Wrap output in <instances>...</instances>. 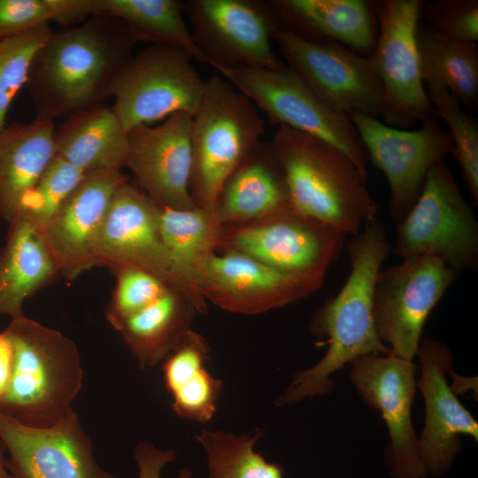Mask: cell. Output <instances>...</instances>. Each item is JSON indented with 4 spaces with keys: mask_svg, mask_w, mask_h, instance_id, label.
Masks as SVG:
<instances>
[{
    "mask_svg": "<svg viewBox=\"0 0 478 478\" xmlns=\"http://www.w3.org/2000/svg\"><path fill=\"white\" fill-rule=\"evenodd\" d=\"M128 179L121 169L85 173L56 212L39 230L58 269L73 280L96 266L95 248L108 205Z\"/></svg>",
    "mask_w": 478,
    "mask_h": 478,
    "instance_id": "20",
    "label": "cell"
},
{
    "mask_svg": "<svg viewBox=\"0 0 478 478\" xmlns=\"http://www.w3.org/2000/svg\"><path fill=\"white\" fill-rule=\"evenodd\" d=\"M192 26L193 40L219 72L235 66L280 69L271 41L280 20L269 2L189 0L182 4Z\"/></svg>",
    "mask_w": 478,
    "mask_h": 478,
    "instance_id": "12",
    "label": "cell"
},
{
    "mask_svg": "<svg viewBox=\"0 0 478 478\" xmlns=\"http://www.w3.org/2000/svg\"><path fill=\"white\" fill-rule=\"evenodd\" d=\"M136 43L120 19L107 15L53 32L35 53L25 87L35 119H66L103 104Z\"/></svg>",
    "mask_w": 478,
    "mask_h": 478,
    "instance_id": "1",
    "label": "cell"
},
{
    "mask_svg": "<svg viewBox=\"0 0 478 478\" xmlns=\"http://www.w3.org/2000/svg\"><path fill=\"white\" fill-rule=\"evenodd\" d=\"M421 79L446 87L465 106L478 98V47L443 36L424 22L416 30Z\"/></svg>",
    "mask_w": 478,
    "mask_h": 478,
    "instance_id": "30",
    "label": "cell"
},
{
    "mask_svg": "<svg viewBox=\"0 0 478 478\" xmlns=\"http://www.w3.org/2000/svg\"><path fill=\"white\" fill-rule=\"evenodd\" d=\"M424 1L377 3L378 35L370 57L383 89L382 120L406 129L437 117L421 79L416 30Z\"/></svg>",
    "mask_w": 478,
    "mask_h": 478,
    "instance_id": "11",
    "label": "cell"
},
{
    "mask_svg": "<svg viewBox=\"0 0 478 478\" xmlns=\"http://www.w3.org/2000/svg\"><path fill=\"white\" fill-rule=\"evenodd\" d=\"M50 25L0 39V131L6 126L8 111L26 87L34 57L52 35Z\"/></svg>",
    "mask_w": 478,
    "mask_h": 478,
    "instance_id": "36",
    "label": "cell"
},
{
    "mask_svg": "<svg viewBox=\"0 0 478 478\" xmlns=\"http://www.w3.org/2000/svg\"><path fill=\"white\" fill-rule=\"evenodd\" d=\"M12 347L3 334L0 333V399L7 390L12 372Z\"/></svg>",
    "mask_w": 478,
    "mask_h": 478,
    "instance_id": "40",
    "label": "cell"
},
{
    "mask_svg": "<svg viewBox=\"0 0 478 478\" xmlns=\"http://www.w3.org/2000/svg\"><path fill=\"white\" fill-rule=\"evenodd\" d=\"M2 332L13 361L0 412L38 428L53 427L70 416L84 375L75 343L25 314L12 319Z\"/></svg>",
    "mask_w": 478,
    "mask_h": 478,
    "instance_id": "3",
    "label": "cell"
},
{
    "mask_svg": "<svg viewBox=\"0 0 478 478\" xmlns=\"http://www.w3.org/2000/svg\"><path fill=\"white\" fill-rule=\"evenodd\" d=\"M96 13V0H0V39L38 27L82 23Z\"/></svg>",
    "mask_w": 478,
    "mask_h": 478,
    "instance_id": "34",
    "label": "cell"
},
{
    "mask_svg": "<svg viewBox=\"0 0 478 478\" xmlns=\"http://www.w3.org/2000/svg\"><path fill=\"white\" fill-rule=\"evenodd\" d=\"M220 225L215 211L197 205L184 210L160 206L159 226L171 265L173 289L202 312L206 308L200 289L203 270L214 254Z\"/></svg>",
    "mask_w": 478,
    "mask_h": 478,
    "instance_id": "23",
    "label": "cell"
},
{
    "mask_svg": "<svg viewBox=\"0 0 478 478\" xmlns=\"http://www.w3.org/2000/svg\"><path fill=\"white\" fill-rule=\"evenodd\" d=\"M192 305L169 289L147 306L122 320L115 329L135 357L140 368L162 362L188 329Z\"/></svg>",
    "mask_w": 478,
    "mask_h": 478,
    "instance_id": "29",
    "label": "cell"
},
{
    "mask_svg": "<svg viewBox=\"0 0 478 478\" xmlns=\"http://www.w3.org/2000/svg\"><path fill=\"white\" fill-rule=\"evenodd\" d=\"M84 175L81 169L56 155L36 183L23 197L13 217L40 230Z\"/></svg>",
    "mask_w": 478,
    "mask_h": 478,
    "instance_id": "35",
    "label": "cell"
},
{
    "mask_svg": "<svg viewBox=\"0 0 478 478\" xmlns=\"http://www.w3.org/2000/svg\"><path fill=\"white\" fill-rule=\"evenodd\" d=\"M135 459L139 478H161L164 466L176 459L173 450H160L150 443L140 442L135 447ZM179 478H193L187 467L179 470Z\"/></svg>",
    "mask_w": 478,
    "mask_h": 478,
    "instance_id": "39",
    "label": "cell"
},
{
    "mask_svg": "<svg viewBox=\"0 0 478 478\" xmlns=\"http://www.w3.org/2000/svg\"><path fill=\"white\" fill-rule=\"evenodd\" d=\"M271 144L297 213L351 236L377 217L367 180L339 149L286 126H278Z\"/></svg>",
    "mask_w": 478,
    "mask_h": 478,
    "instance_id": "4",
    "label": "cell"
},
{
    "mask_svg": "<svg viewBox=\"0 0 478 478\" xmlns=\"http://www.w3.org/2000/svg\"><path fill=\"white\" fill-rule=\"evenodd\" d=\"M210 347L198 334L187 330L162 361L163 380L172 409L181 418L210 421L216 411L223 382L209 374Z\"/></svg>",
    "mask_w": 478,
    "mask_h": 478,
    "instance_id": "28",
    "label": "cell"
},
{
    "mask_svg": "<svg viewBox=\"0 0 478 478\" xmlns=\"http://www.w3.org/2000/svg\"><path fill=\"white\" fill-rule=\"evenodd\" d=\"M425 24L451 39L476 42L478 40V1L439 0L423 4Z\"/></svg>",
    "mask_w": 478,
    "mask_h": 478,
    "instance_id": "38",
    "label": "cell"
},
{
    "mask_svg": "<svg viewBox=\"0 0 478 478\" xmlns=\"http://www.w3.org/2000/svg\"><path fill=\"white\" fill-rule=\"evenodd\" d=\"M427 93L437 118L448 126L453 156L461 170L473 205L478 204V123L460 107L459 99L444 86L427 84Z\"/></svg>",
    "mask_w": 478,
    "mask_h": 478,
    "instance_id": "33",
    "label": "cell"
},
{
    "mask_svg": "<svg viewBox=\"0 0 478 478\" xmlns=\"http://www.w3.org/2000/svg\"><path fill=\"white\" fill-rule=\"evenodd\" d=\"M176 0H97V14L120 19L136 42L178 46L208 65L196 45Z\"/></svg>",
    "mask_w": 478,
    "mask_h": 478,
    "instance_id": "31",
    "label": "cell"
},
{
    "mask_svg": "<svg viewBox=\"0 0 478 478\" xmlns=\"http://www.w3.org/2000/svg\"><path fill=\"white\" fill-rule=\"evenodd\" d=\"M402 259L378 273L373 316L377 335L389 354L412 361L428 315L459 274L434 256Z\"/></svg>",
    "mask_w": 478,
    "mask_h": 478,
    "instance_id": "9",
    "label": "cell"
},
{
    "mask_svg": "<svg viewBox=\"0 0 478 478\" xmlns=\"http://www.w3.org/2000/svg\"><path fill=\"white\" fill-rule=\"evenodd\" d=\"M219 73L261 109L273 124L336 147L367 180V152L348 115L328 106L287 65L280 69L235 66L221 68Z\"/></svg>",
    "mask_w": 478,
    "mask_h": 478,
    "instance_id": "7",
    "label": "cell"
},
{
    "mask_svg": "<svg viewBox=\"0 0 478 478\" xmlns=\"http://www.w3.org/2000/svg\"><path fill=\"white\" fill-rule=\"evenodd\" d=\"M347 115L365 145L368 159L387 179L389 212L398 222L416 202L432 166L452 154L451 138L437 117L424 120L415 130H407L364 113L352 112Z\"/></svg>",
    "mask_w": 478,
    "mask_h": 478,
    "instance_id": "13",
    "label": "cell"
},
{
    "mask_svg": "<svg viewBox=\"0 0 478 478\" xmlns=\"http://www.w3.org/2000/svg\"><path fill=\"white\" fill-rule=\"evenodd\" d=\"M192 120V114L181 112L159 125L138 126L127 132L125 166L137 186L161 207L197 206L190 192Z\"/></svg>",
    "mask_w": 478,
    "mask_h": 478,
    "instance_id": "19",
    "label": "cell"
},
{
    "mask_svg": "<svg viewBox=\"0 0 478 478\" xmlns=\"http://www.w3.org/2000/svg\"><path fill=\"white\" fill-rule=\"evenodd\" d=\"M350 273L340 291L315 314L312 330L328 349L312 366L296 373L278 406L289 405L334 388L331 376L346 364L368 354H389L379 339L373 316L375 280L392 251L384 224L376 217L351 235L347 246Z\"/></svg>",
    "mask_w": 478,
    "mask_h": 478,
    "instance_id": "2",
    "label": "cell"
},
{
    "mask_svg": "<svg viewBox=\"0 0 478 478\" xmlns=\"http://www.w3.org/2000/svg\"><path fill=\"white\" fill-rule=\"evenodd\" d=\"M0 478H12L6 466V449L0 437Z\"/></svg>",
    "mask_w": 478,
    "mask_h": 478,
    "instance_id": "41",
    "label": "cell"
},
{
    "mask_svg": "<svg viewBox=\"0 0 478 478\" xmlns=\"http://www.w3.org/2000/svg\"><path fill=\"white\" fill-rule=\"evenodd\" d=\"M272 40L286 65L331 109L382 119L383 89L370 58L334 41L304 38L281 25Z\"/></svg>",
    "mask_w": 478,
    "mask_h": 478,
    "instance_id": "10",
    "label": "cell"
},
{
    "mask_svg": "<svg viewBox=\"0 0 478 478\" xmlns=\"http://www.w3.org/2000/svg\"><path fill=\"white\" fill-rule=\"evenodd\" d=\"M0 437L12 478H119L96 463L75 411L44 428L24 426L0 412Z\"/></svg>",
    "mask_w": 478,
    "mask_h": 478,
    "instance_id": "17",
    "label": "cell"
},
{
    "mask_svg": "<svg viewBox=\"0 0 478 478\" xmlns=\"http://www.w3.org/2000/svg\"><path fill=\"white\" fill-rule=\"evenodd\" d=\"M350 378L370 407L379 411L387 427L389 443L385 463L393 478H427L418 436L412 420L416 393V366L391 354H368L351 363Z\"/></svg>",
    "mask_w": 478,
    "mask_h": 478,
    "instance_id": "14",
    "label": "cell"
},
{
    "mask_svg": "<svg viewBox=\"0 0 478 478\" xmlns=\"http://www.w3.org/2000/svg\"><path fill=\"white\" fill-rule=\"evenodd\" d=\"M51 120L15 122L0 131V218L7 223L56 157Z\"/></svg>",
    "mask_w": 478,
    "mask_h": 478,
    "instance_id": "25",
    "label": "cell"
},
{
    "mask_svg": "<svg viewBox=\"0 0 478 478\" xmlns=\"http://www.w3.org/2000/svg\"><path fill=\"white\" fill-rule=\"evenodd\" d=\"M264 121L254 104L220 74L205 81L191 127L190 192L196 204L215 211L230 175L261 143Z\"/></svg>",
    "mask_w": 478,
    "mask_h": 478,
    "instance_id": "5",
    "label": "cell"
},
{
    "mask_svg": "<svg viewBox=\"0 0 478 478\" xmlns=\"http://www.w3.org/2000/svg\"><path fill=\"white\" fill-rule=\"evenodd\" d=\"M112 273L116 275V286L106 308V318L114 328L171 289L158 277L140 269L120 268Z\"/></svg>",
    "mask_w": 478,
    "mask_h": 478,
    "instance_id": "37",
    "label": "cell"
},
{
    "mask_svg": "<svg viewBox=\"0 0 478 478\" xmlns=\"http://www.w3.org/2000/svg\"><path fill=\"white\" fill-rule=\"evenodd\" d=\"M54 143L56 155L85 173L121 169L128 154L127 132L104 103L64 119Z\"/></svg>",
    "mask_w": 478,
    "mask_h": 478,
    "instance_id": "27",
    "label": "cell"
},
{
    "mask_svg": "<svg viewBox=\"0 0 478 478\" xmlns=\"http://www.w3.org/2000/svg\"><path fill=\"white\" fill-rule=\"evenodd\" d=\"M263 434L260 428L239 436L203 429L196 438L206 453L208 478H283L281 466L268 462L254 450Z\"/></svg>",
    "mask_w": 478,
    "mask_h": 478,
    "instance_id": "32",
    "label": "cell"
},
{
    "mask_svg": "<svg viewBox=\"0 0 478 478\" xmlns=\"http://www.w3.org/2000/svg\"><path fill=\"white\" fill-rule=\"evenodd\" d=\"M160 206L128 181L114 192L99 230L96 266L112 272L136 268L153 274L173 289V279L159 226Z\"/></svg>",
    "mask_w": 478,
    "mask_h": 478,
    "instance_id": "15",
    "label": "cell"
},
{
    "mask_svg": "<svg viewBox=\"0 0 478 478\" xmlns=\"http://www.w3.org/2000/svg\"><path fill=\"white\" fill-rule=\"evenodd\" d=\"M392 251L405 258L429 255L458 274L478 267V222L445 159L429 170L422 190L397 222Z\"/></svg>",
    "mask_w": 478,
    "mask_h": 478,
    "instance_id": "6",
    "label": "cell"
},
{
    "mask_svg": "<svg viewBox=\"0 0 478 478\" xmlns=\"http://www.w3.org/2000/svg\"><path fill=\"white\" fill-rule=\"evenodd\" d=\"M192 58L186 50L166 44H150L131 57L114 81L111 107L127 132L177 112H197L205 81Z\"/></svg>",
    "mask_w": 478,
    "mask_h": 478,
    "instance_id": "8",
    "label": "cell"
},
{
    "mask_svg": "<svg viewBox=\"0 0 478 478\" xmlns=\"http://www.w3.org/2000/svg\"><path fill=\"white\" fill-rule=\"evenodd\" d=\"M346 235L293 209L245 227L235 235L236 251L281 272L324 281Z\"/></svg>",
    "mask_w": 478,
    "mask_h": 478,
    "instance_id": "16",
    "label": "cell"
},
{
    "mask_svg": "<svg viewBox=\"0 0 478 478\" xmlns=\"http://www.w3.org/2000/svg\"><path fill=\"white\" fill-rule=\"evenodd\" d=\"M323 281L276 270L238 251L212 254L206 261L201 293L220 307L256 313L297 301L319 289Z\"/></svg>",
    "mask_w": 478,
    "mask_h": 478,
    "instance_id": "21",
    "label": "cell"
},
{
    "mask_svg": "<svg viewBox=\"0 0 478 478\" xmlns=\"http://www.w3.org/2000/svg\"><path fill=\"white\" fill-rule=\"evenodd\" d=\"M59 275L39 230L13 217L0 249V315H24L25 301Z\"/></svg>",
    "mask_w": 478,
    "mask_h": 478,
    "instance_id": "26",
    "label": "cell"
},
{
    "mask_svg": "<svg viewBox=\"0 0 478 478\" xmlns=\"http://www.w3.org/2000/svg\"><path fill=\"white\" fill-rule=\"evenodd\" d=\"M290 209L282 166L271 143L261 142L225 182L216 213L223 223L264 220Z\"/></svg>",
    "mask_w": 478,
    "mask_h": 478,
    "instance_id": "24",
    "label": "cell"
},
{
    "mask_svg": "<svg viewBox=\"0 0 478 478\" xmlns=\"http://www.w3.org/2000/svg\"><path fill=\"white\" fill-rule=\"evenodd\" d=\"M280 23L297 35L329 40L370 58L377 39V3L366 0L269 1Z\"/></svg>",
    "mask_w": 478,
    "mask_h": 478,
    "instance_id": "22",
    "label": "cell"
},
{
    "mask_svg": "<svg viewBox=\"0 0 478 478\" xmlns=\"http://www.w3.org/2000/svg\"><path fill=\"white\" fill-rule=\"evenodd\" d=\"M417 355L421 374L416 387L425 403V423L418 437L421 460L428 475L441 477L448 474L462 452L460 436L478 441V423L460 403L446 374L451 370L453 355L448 346L425 338Z\"/></svg>",
    "mask_w": 478,
    "mask_h": 478,
    "instance_id": "18",
    "label": "cell"
}]
</instances>
